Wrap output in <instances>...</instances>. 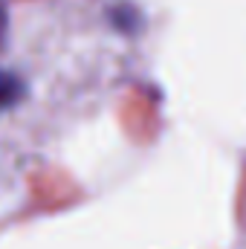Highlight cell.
Wrapping results in <instances>:
<instances>
[{
  "instance_id": "obj_1",
  "label": "cell",
  "mask_w": 246,
  "mask_h": 249,
  "mask_svg": "<svg viewBox=\"0 0 246 249\" xmlns=\"http://www.w3.org/2000/svg\"><path fill=\"white\" fill-rule=\"evenodd\" d=\"M23 93H26V87H23V81H20L18 75H12V72H0V110L12 107Z\"/></svg>"
}]
</instances>
